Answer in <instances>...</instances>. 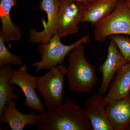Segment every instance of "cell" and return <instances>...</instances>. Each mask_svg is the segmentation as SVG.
I'll use <instances>...</instances> for the list:
<instances>
[{
    "mask_svg": "<svg viewBox=\"0 0 130 130\" xmlns=\"http://www.w3.org/2000/svg\"><path fill=\"white\" fill-rule=\"evenodd\" d=\"M94 25L93 36L100 43L112 35L130 36V9L125 0H119L113 11Z\"/></svg>",
    "mask_w": 130,
    "mask_h": 130,
    "instance_id": "obj_4",
    "label": "cell"
},
{
    "mask_svg": "<svg viewBox=\"0 0 130 130\" xmlns=\"http://www.w3.org/2000/svg\"><path fill=\"white\" fill-rule=\"evenodd\" d=\"M118 1L95 0L83 3L82 22L89 23L95 25L113 11Z\"/></svg>",
    "mask_w": 130,
    "mask_h": 130,
    "instance_id": "obj_13",
    "label": "cell"
},
{
    "mask_svg": "<svg viewBox=\"0 0 130 130\" xmlns=\"http://www.w3.org/2000/svg\"><path fill=\"white\" fill-rule=\"evenodd\" d=\"M83 44L75 47L69 54L66 76L69 90L77 93H91L98 81L95 67L87 60Z\"/></svg>",
    "mask_w": 130,
    "mask_h": 130,
    "instance_id": "obj_2",
    "label": "cell"
},
{
    "mask_svg": "<svg viewBox=\"0 0 130 130\" xmlns=\"http://www.w3.org/2000/svg\"><path fill=\"white\" fill-rule=\"evenodd\" d=\"M39 114L38 130H93L84 108L69 98L57 109Z\"/></svg>",
    "mask_w": 130,
    "mask_h": 130,
    "instance_id": "obj_1",
    "label": "cell"
},
{
    "mask_svg": "<svg viewBox=\"0 0 130 130\" xmlns=\"http://www.w3.org/2000/svg\"><path fill=\"white\" fill-rule=\"evenodd\" d=\"M57 32L55 33L46 43H41L38 48L41 60L38 62L32 63L36 68L35 72L50 70L51 68L62 64L70 51L79 44L87 43L90 41L89 36L86 35L76 42L70 45H65L61 43Z\"/></svg>",
    "mask_w": 130,
    "mask_h": 130,
    "instance_id": "obj_5",
    "label": "cell"
},
{
    "mask_svg": "<svg viewBox=\"0 0 130 130\" xmlns=\"http://www.w3.org/2000/svg\"><path fill=\"white\" fill-rule=\"evenodd\" d=\"M105 96L99 93L86 100L83 108L93 130H113L107 116Z\"/></svg>",
    "mask_w": 130,
    "mask_h": 130,
    "instance_id": "obj_9",
    "label": "cell"
},
{
    "mask_svg": "<svg viewBox=\"0 0 130 130\" xmlns=\"http://www.w3.org/2000/svg\"><path fill=\"white\" fill-rule=\"evenodd\" d=\"M95 1V0H88V2H91L93 1Z\"/></svg>",
    "mask_w": 130,
    "mask_h": 130,
    "instance_id": "obj_21",
    "label": "cell"
},
{
    "mask_svg": "<svg viewBox=\"0 0 130 130\" xmlns=\"http://www.w3.org/2000/svg\"><path fill=\"white\" fill-rule=\"evenodd\" d=\"M7 64L21 66L23 65V61L18 55L12 53L9 51L5 42L0 36V67Z\"/></svg>",
    "mask_w": 130,
    "mask_h": 130,
    "instance_id": "obj_17",
    "label": "cell"
},
{
    "mask_svg": "<svg viewBox=\"0 0 130 130\" xmlns=\"http://www.w3.org/2000/svg\"><path fill=\"white\" fill-rule=\"evenodd\" d=\"M39 114L32 112L25 114L17 109L16 102L10 101L5 105L0 112L1 123H7L12 130H23L28 125H36L38 123Z\"/></svg>",
    "mask_w": 130,
    "mask_h": 130,
    "instance_id": "obj_11",
    "label": "cell"
},
{
    "mask_svg": "<svg viewBox=\"0 0 130 130\" xmlns=\"http://www.w3.org/2000/svg\"><path fill=\"white\" fill-rule=\"evenodd\" d=\"M126 63L125 58L116 44L111 40L108 49L106 59L100 68V71L102 73V79L99 93L103 95L106 93L115 75Z\"/></svg>",
    "mask_w": 130,
    "mask_h": 130,
    "instance_id": "obj_10",
    "label": "cell"
},
{
    "mask_svg": "<svg viewBox=\"0 0 130 130\" xmlns=\"http://www.w3.org/2000/svg\"><path fill=\"white\" fill-rule=\"evenodd\" d=\"M127 130H130V125L129 126V127H128Z\"/></svg>",
    "mask_w": 130,
    "mask_h": 130,
    "instance_id": "obj_22",
    "label": "cell"
},
{
    "mask_svg": "<svg viewBox=\"0 0 130 130\" xmlns=\"http://www.w3.org/2000/svg\"><path fill=\"white\" fill-rule=\"evenodd\" d=\"M13 70L11 64L0 67V112L8 102L19 99L18 96L14 91L15 86L11 83V75Z\"/></svg>",
    "mask_w": 130,
    "mask_h": 130,
    "instance_id": "obj_16",
    "label": "cell"
},
{
    "mask_svg": "<svg viewBox=\"0 0 130 130\" xmlns=\"http://www.w3.org/2000/svg\"><path fill=\"white\" fill-rule=\"evenodd\" d=\"M66 73V68L60 64L51 68L44 75L36 76V89L43 98L47 111L57 109L63 104Z\"/></svg>",
    "mask_w": 130,
    "mask_h": 130,
    "instance_id": "obj_3",
    "label": "cell"
},
{
    "mask_svg": "<svg viewBox=\"0 0 130 130\" xmlns=\"http://www.w3.org/2000/svg\"><path fill=\"white\" fill-rule=\"evenodd\" d=\"M28 70L26 65L14 69L11 75V83L18 86L23 92L25 97L24 105L30 110L41 113L46 111V108L36 91V76L30 74Z\"/></svg>",
    "mask_w": 130,
    "mask_h": 130,
    "instance_id": "obj_6",
    "label": "cell"
},
{
    "mask_svg": "<svg viewBox=\"0 0 130 130\" xmlns=\"http://www.w3.org/2000/svg\"><path fill=\"white\" fill-rule=\"evenodd\" d=\"M83 3L74 0H60L56 32L61 38L77 33L82 20Z\"/></svg>",
    "mask_w": 130,
    "mask_h": 130,
    "instance_id": "obj_7",
    "label": "cell"
},
{
    "mask_svg": "<svg viewBox=\"0 0 130 130\" xmlns=\"http://www.w3.org/2000/svg\"><path fill=\"white\" fill-rule=\"evenodd\" d=\"M107 116L113 130H127L130 125V94L107 105Z\"/></svg>",
    "mask_w": 130,
    "mask_h": 130,
    "instance_id": "obj_12",
    "label": "cell"
},
{
    "mask_svg": "<svg viewBox=\"0 0 130 130\" xmlns=\"http://www.w3.org/2000/svg\"><path fill=\"white\" fill-rule=\"evenodd\" d=\"M60 0H41L40 7L46 12L47 22L44 24V29L38 31L35 29H31L29 39L33 43H46L56 32V25Z\"/></svg>",
    "mask_w": 130,
    "mask_h": 130,
    "instance_id": "obj_8",
    "label": "cell"
},
{
    "mask_svg": "<svg viewBox=\"0 0 130 130\" xmlns=\"http://www.w3.org/2000/svg\"><path fill=\"white\" fill-rule=\"evenodd\" d=\"M130 94V63L117 72L105 99L107 105Z\"/></svg>",
    "mask_w": 130,
    "mask_h": 130,
    "instance_id": "obj_15",
    "label": "cell"
},
{
    "mask_svg": "<svg viewBox=\"0 0 130 130\" xmlns=\"http://www.w3.org/2000/svg\"><path fill=\"white\" fill-rule=\"evenodd\" d=\"M74 1L77 2L81 3H83V4L88 2V0H74Z\"/></svg>",
    "mask_w": 130,
    "mask_h": 130,
    "instance_id": "obj_19",
    "label": "cell"
},
{
    "mask_svg": "<svg viewBox=\"0 0 130 130\" xmlns=\"http://www.w3.org/2000/svg\"><path fill=\"white\" fill-rule=\"evenodd\" d=\"M17 5L16 0H1L0 19L2 29L0 36L5 42L19 41L21 38V31L12 21L10 12L12 8Z\"/></svg>",
    "mask_w": 130,
    "mask_h": 130,
    "instance_id": "obj_14",
    "label": "cell"
},
{
    "mask_svg": "<svg viewBox=\"0 0 130 130\" xmlns=\"http://www.w3.org/2000/svg\"><path fill=\"white\" fill-rule=\"evenodd\" d=\"M125 2L126 3V5L128 8L130 9V0H125Z\"/></svg>",
    "mask_w": 130,
    "mask_h": 130,
    "instance_id": "obj_20",
    "label": "cell"
},
{
    "mask_svg": "<svg viewBox=\"0 0 130 130\" xmlns=\"http://www.w3.org/2000/svg\"><path fill=\"white\" fill-rule=\"evenodd\" d=\"M116 44L127 62L130 63V37L125 35H114L109 37Z\"/></svg>",
    "mask_w": 130,
    "mask_h": 130,
    "instance_id": "obj_18",
    "label": "cell"
}]
</instances>
